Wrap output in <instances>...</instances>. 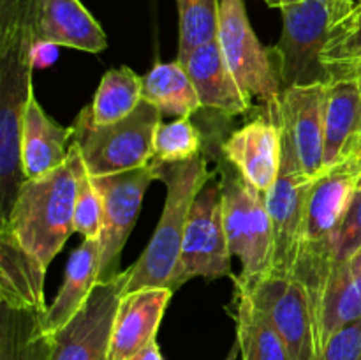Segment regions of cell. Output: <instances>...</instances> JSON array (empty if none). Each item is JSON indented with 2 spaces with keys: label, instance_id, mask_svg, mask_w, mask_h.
<instances>
[{
  "label": "cell",
  "instance_id": "7",
  "mask_svg": "<svg viewBox=\"0 0 361 360\" xmlns=\"http://www.w3.org/2000/svg\"><path fill=\"white\" fill-rule=\"evenodd\" d=\"M221 182L229 251L242 261V272L233 281L252 288L270 275L274 261V233L267 200L238 172L222 169Z\"/></svg>",
  "mask_w": 361,
  "mask_h": 360
},
{
  "label": "cell",
  "instance_id": "39",
  "mask_svg": "<svg viewBox=\"0 0 361 360\" xmlns=\"http://www.w3.org/2000/svg\"><path fill=\"white\" fill-rule=\"evenodd\" d=\"M349 261H351V263L355 265L356 268H360V270H361V249L358 251V253L355 254V256H353V258H349Z\"/></svg>",
  "mask_w": 361,
  "mask_h": 360
},
{
  "label": "cell",
  "instance_id": "37",
  "mask_svg": "<svg viewBox=\"0 0 361 360\" xmlns=\"http://www.w3.org/2000/svg\"><path fill=\"white\" fill-rule=\"evenodd\" d=\"M360 27H361V4L358 7H356L355 11H353L351 14H349L348 18H345L344 21H342V23H338L337 27L334 28L330 41H331V39L342 37V35L349 34V32H355L356 28H360Z\"/></svg>",
  "mask_w": 361,
  "mask_h": 360
},
{
  "label": "cell",
  "instance_id": "33",
  "mask_svg": "<svg viewBox=\"0 0 361 360\" xmlns=\"http://www.w3.org/2000/svg\"><path fill=\"white\" fill-rule=\"evenodd\" d=\"M361 56V27L355 32L342 35L338 39H331L324 48L323 64L326 67V73L330 67L338 66V64L351 62Z\"/></svg>",
  "mask_w": 361,
  "mask_h": 360
},
{
  "label": "cell",
  "instance_id": "35",
  "mask_svg": "<svg viewBox=\"0 0 361 360\" xmlns=\"http://www.w3.org/2000/svg\"><path fill=\"white\" fill-rule=\"evenodd\" d=\"M331 78H358L361 81V56L351 62L338 64V66L328 69V80Z\"/></svg>",
  "mask_w": 361,
  "mask_h": 360
},
{
  "label": "cell",
  "instance_id": "31",
  "mask_svg": "<svg viewBox=\"0 0 361 360\" xmlns=\"http://www.w3.org/2000/svg\"><path fill=\"white\" fill-rule=\"evenodd\" d=\"M361 249V182L342 219L331 247V261H345Z\"/></svg>",
  "mask_w": 361,
  "mask_h": 360
},
{
  "label": "cell",
  "instance_id": "5",
  "mask_svg": "<svg viewBox=\"0 0 361 360\" xmlns=\"http://www.w3.org/2000/svg\"><path fill=\"white\" fill-rule=\"evenodd\" d=\"M161 122L162 113L147 101H141L129 116L106 126L95 124L90 106H85L73 124V143L92 176L130 172L154 161L155 133Z\"/></svg>",
  "mask_w": 361,
  "mask_h": 360
},
{
  "label": "cell",
  "instance_id": "16",
  "mask_svg": "<svg viewBox=\"0 0 361 360\" xmlns=\"http://www.w3.org/2000/svg\"><path fill=\"white\" fill-rule=\"evenodd\" d=\"M173 293L171 288H143L123 293L113 321L109 360H129L157 339L159 325Z\"/></svg>",
  "mask_w": 361,
  "mask_h": 360
},
{
  "label": "cell",
  "instance_id": "9",
  "mask_svg": "<svg viewBox=\"0 0 361 360\" xmlns=\"http://www.w3.org/2000/svg\"><path fill=\"white\" fill-rule=\"evenodd\" d=\"M281 133V169H279L277 180L271 189L264 194L271 222V233H274V261H271L270 275L293 277L296 274V267H298L307 198H309V191L314 180L303 173L302 166L296 159L295 147L282 126Z\"/></svg>",
  "mask_w": 361,
  "mask_h": 360
},
{
  "label": "cell",
  "instance_id": "10",
  "mask_svg": "<svg viewBox=\"0 0 361 360\" xmlns=\"http://www.w3.org/2000/svg\"><path fill=\"white\" fill-rule=\"evenodd\" d=\"M231 251L224 226L222 182H208L194 200L183 235L175 289L194 277H231Z\"/></svg>",
  "mask_w": 361,
  "mask_h": 360
},
{
  "label": "cell",
  "instance_id": "2",
  "mask_svg": "<svg viewBox=\"0 0 361 360\" xmlns=\"http://www.w3.org/2000/svg\"><path fill=\"white\" fill-rule=\"evenodd\" d=\"M215 176L203 155L183 162H161V180L166 184V201L161 219L147 249L130 267L126 293L143 288L175 289L183 235L190 208L200 191Z\"/></svg>",
  "mask_w": 361,
  "mask_h": 360
},
{
  "label": "cell",
  "instance_id": "34",
  "mask_svg": "<svg viewBox=\"0 0 361 360\" xmlns=\"http://www.w3.org/2000/svg\"><path fill=\"white\" fill-rule=\"evenodd\" d=\"M41 0H0V20L16 16L28 7H35Z\"/></svg>",
  "mask_w": 361,
  "mask_h": 360
},
{
  "label": "cell",
  "instance_id": "22",
  "mask_svg": "<svg viewBox=\"0 0 361 360\" xmlns=\"http://www.w3.org/2000/svg\"><path fill=\"white\" fill-rule=\"evenodd\" d=\"M321 352L328 339L361 318V270L349 260L331 261L316 299Z\"/></svg>",
  "mask_w": 361,
  "mask_h": 360
},
{
  "label": "cell",
  "instance_id": "21",
  "mask_svg": "<svg viewBox=\"0 0 361 360\" xmlns=\"http://www.w3.org/2000/svg\"><path fill=\"white\" fill-rule=\"evenodd\" d=\"M46 270L9 229L0 226V304L14 309L46 307Z\"/></svg>",
  "mask_w": 361,
  "mask_h": 360
},
{
  "label": "cell",
  "instance_id": "11",
  "mask_svg": "<svg viewBox=\"0 0 361 360\" xmlns=\"http://www.w3.org/2000/svg\"><path fill=\"white\" fill-rule=\"evenodd\" d=\"M92 179L102 198L99 281H108L122 272L118 268L120 254L136 224L145 193L154 180H161V162L154 159L143 168Z\"/></svg>",
  "mask_w": 361,
  "mask_h": 360
},
{
  "label": "cell",
  "instance_id": "3",
  "mask_svg": "<svg viewBox=\"0 0 361 360\" xmlns=\"http://www.w3.org/2000/svg\"><path fill=\"white\" fill-rule=\"evenodd\" d=\"M32 28L0 35V224L9 219L11 208L23 186L21 169V127L34 73Z\"/></svg>",
  "mask_w": 361,
  "mask_h": 360
},
{
  "label": "cell",
  "instance_id": "12",
  "mask_svg": "<svg viewBox=\"0 0 361 360\" xmlns=\"http://www.w3.org/2000/svg\"><path fill=\"white\" fill-rule=\"evenodd\" d=\"M243 289H247L254 304L277 328L288 346L291 360L321 359L317 314L309 288L302 279L296 275L293 277L268 275L252 288Z\"/></svg>",
  "mask_w": 361,
  "mask_h": 360
},
{
  "label": "cell",
  "instance_id": "30",
  "mask_svg": "<svg viewBox=\"0 0 361 360\" xmlns=\"http://www.w3.org/2000/svg\"><path fill=\"white\" fill-rule=\"evenodd\" d=\"M76 175L78 187L76 203H74V232L83 235V239L99 240L102 232V198L81 157L78 162Z\"/></svg>",
  "mask_w": 361,
  "mask_h": 360
},
{
  "label": "cell",
  "instance_id": "29",
  "mask_svg": "<svg viewBox=\"0 0 361 360\" xmlns=\"http://www.w3.org/2000/svg\"><path fill=\"white\" fill-rule=\"evenodd\" d=\"M201 145L203 138L190 116H182L173 122H161L155 133L154 159L164 164L190 161L201 155Z\"/></svg>",
  "mask_w": 361,
  "mask_h": 360
},
{
  "label": "cell",
  "instance_id": "38",
  "mask_svg": "<svg viewBox=\"0 0 361 360\" xmlns=\"http://www.w3.org/2000/svg\"><path fill=\"white\" fill-rule=\"evenodd\" d=\"M129 360H164V359H162V353H161V348H159L157 339H154V341L148 342L145 348H141L136 355L130 356Z\"/></svg>",
  "mask_w": 361,
  "mask_h": 360
},
{
  "label": "cell",
  "instance_id": "6",
  "mask_svg": "<svg viewBox=\"0 0 361 360\" xmlns=\"http://www.w3.org/2000/svg\"><path fill=\"white\" fill-rule=\"evenodd\" d=\"M282 14V35L274 49L282 92L328 81L323 64L337 0H267Z\"/></svg>",
  "mask_w": 361,
  "mask_h": 360
},
{
  "label": "cell",
  "instance_id": "32",
  "mask_svg": "<svg viewBox=\"0 0 361 360\" xmlns=\"http://www.w3.org/2000/svg\"><path fill=\"white\" fill-rule=\"evenodd\" d=\"M319 360H361V318L328 339Z\"/></svg>",
  "mask_w": 361,
  "mask_h": 360
},
{
  "label": "cell",
  "instance_id": "19",
  "mask_svg": "<svg viewBox=\"0 0 361 360\" xmlns=\"http://www.w3.org/2000/svg\"><path fill=\"white\" fill-rule=\"evenodd\" d=\"M74 127L60 126L48 116L41 102L30 94L21 127V169L25 180H35L55 172L69 155Z\"/></svg>",
  "mask_w": 361,
  "mask_h": 360
},
{
  "label": "cell",
  "instance_id": "18",
  "mask_svg": "<svg viewBox=\"0 0 361 360\" xmlns=\"http://www.w3.org/2000/svg\"><path fill=\"white\" fill-rule=\"evenodd\" d=\"M178 60L190 76L203 108L224 116H238L249 112L250 99L229 71L219 41L197 46L178 56Z\"/></svg>",
  "mask_w": 361,
  "mask_h": 360
},
{
  "label": "cell",
  "instance_id": "20",
  "mask_svg": "<svg viewBox=\"0 0 361 360\" xmlns=\"http://www.w3.org/2000/svg\"><path fill=\"white\" fill-rule=\"evenodd\" d=\"M37 42L101 53L108 37L99 21L80 0H41L35 16Z\"/></svg>",
  "mask_w": 361,
  "mask_h": 360
},
{
  "label": "cell",
  "instance_id": "14",
  "mask_svg": "<svg viewBox=\"0 0 361 360\" xmlns=\"http://www.w3.org/2000/svg\"><path fill=\"white\" fill-rule=\"evenodd\" d=\"M326 83L296 85L281 94L279 120L288 133L303 173L316 180L324 169V106Z\"/></svg>",
  "mask_w": 361,
  "mask_h": 360
},
{
  "label": "cell",
  "instance_id": "8",
  "mask_svg": "<svg viewBox=\"0 0 361 360\" xmlns=\"http://www.w3.org/2000/svg\"><path fill=\"white\" fill-rule=\"evenodd\" d=\"M219 46L229 71L249 99L274 109L281 104V78L274 49L261 44L250 25L243 0H221Z\"/></svg>",
  "mask_w": 361,
  "mask_h": 360
},
{
  "label": "cell",
  "instance_id": "27",
  "mask_svg": "<svg viewBox=\"0 0 361 360\" xmlns=\"http://www.w3.org/2000/svg\"><path fill=\"white\" fill-rule=\"evenodd\" d=\"M143 101V76L122 66L102 76L90 104L92 120L99 126L115 124L129 116Z\"/></svg>",
  "mask_w": 361,
  "mask_h": 360
},
{
  "label": "cell",
  "instance_id": "36",
  "mask_svg": "<svg viewBox=\"0 0 361 360\" xmlns=\"http://www.w3.org/2000/svg\"><path fill=\"white\" fill-rule=\"evenodd\" d=\"M56 48L59 46L48 44V42H35L34 46V67L49 66L56 60Z\"/></svg>",
  "mask_w": 361,
  "mask_h": 360
},
{
  "label": "cell",
  "instance_id": "17",
  "mask_svg": "<svg viewBox=\"0 0 361 360\" xmlns=\"http://www.w3.org/2000/svg\"><path fill=\"white\" fill-rule=\"evenodd\" d=\"M361 157V81L331 78L324 106V169Z\"/></svg>",
  "mask_w": 361,
  "mask_h": 360
},
{
  "label": "cell",
  "instance_id": "28",
  "mask_svg": "<svg viewBox=\"0 0 361 360\" xmlns=\"http://www.w3.org/2000/svg\"><path fill=\"white\" fill-rule=\"evenodd\" d=\"M178 56L207 42L217 41L221 0H176Z\"/></svg>",
  "mask_w": 361,
  "mask_h": 360
},
{
  "label": "cell",
  "instance_id": "25",
  "mask_svg": "<svg viewBox=\"0 0 361 360\" xmlns=\"http://www.w3.org/2000/svg\"><path fill=\"white\" fill-rule=\"evenodd\" d=\"M231 314L236 325L240 360H291L284 339L267 314L254 304L247 289L235 282Z\"/></svg>",
  "mask_w": 361,
  "mask_h": 360
},
{
  "label": "cell",
  "instance_id": "26",
  "mask_svg": "<svg viewBox=\"0 0 361 360\" xmlns=\"http://www.w3.org/2000/svg\"><path fill=\"white\" fill-rule=\"evenodd\" d=\"M143 101L150 102L162 115L192 116L203 109L190 76L178 59L157 62L143 76Z\"/></svg>",
  "mask_w": 361,
  "mask_h": 360
},
{
  "label": "cell",
  "instance_id": "13",
  "mask_svg": "<svg viewBox=\"0 0 361 360\" xmlns=\"http://www.w3.org/2000/svg\"><path fill=\"white\" fill-rule=\"evenodd\" d=\"M130 277V268L108 281H99L80 313L53 332L49 360H109L113 321Z\"/></svg>",
  "mask_w": 361,
  "mask_h": 360
},
{
  "label": "cell",
  "instance_id": "40",
  "mask_svg": "<svg viewBox=\"0 0 361 360\" xmlns=\"http://www.w3.org/2000/svg\"><path fill=\"white\" fill-rule=\"evenodd\" d=\"M238 353H240L238 344H235V348L231 349V353H229V356L226 360H238Z\"/></svg>",
  "mask_w": 361,
  "mask_h": 360
},
{
  "label": "cell",
  "instance_id": "1",
  "mask_svg": "<svg viewBox=\"0 0 361 360\" xmlns=\"http://www.w3.org/2000/svg\"><path fill=\"white\" fill-rule=\"evenodd\" d=\"M80 150L71 141L66 162L35 180H25L4 228L46 268L74 233Z\"/></svg>",
  "mask_w": 361,
  "mask_h": 360
},
{
  "label": "cell",
  "instance_id": "23",
  "mask_svg": "<svg viewBox=\"0 0 361 360\" xmlns=\"http://www.w3.org/2000/svg\"><path fill=\"white\" fill-rule=\"evenodd\" d=\"M101 272V242L83 239L69 256L62 286L51 306L46 311V325L49 332L66 327L87 304L99 282Z\"/></svg>",
  "mask_w": 361,
  "mask_h": 360
},
{
  "label": "cell",
  "instance_id": "24",
  "mask_svg": "<svg viewBox=\"0 0 361 360\" xmlns=\"http://www.w3.org/2000/svg\"><path fill=\"white\" fill-rule=\"evenodd\" d=\"M46 307L14 309L0 304V360H49L53 332L46 325Z\"/></svg>",
  "mask_w": 361,
  "mask_h": 360
},
{
  "label": "cell",
  "instance_id": "15",
  "mask_svg": "<svg viewBox=\"0 0 361 360\" xmlns=\"http://www.w3.org/2000/svg\"><path fill=\"white\" fill-rule=\"evenodd\" d=\"M226 161L247 184L267 194L281 169L282 133L279 108L270 109V119H256L228 138L222 145Z\"/></svg>",
  "mask_w": 361,
  "mask_h": 360
},
{
  "label": "cell",
  "instance_id": "4",
  "mask_svg": "<svg viewBox=\"0 0 361 360\" xmlns=\"http://www.w3.org/2000/svg\"><path fill=\"white\" fill-rule=\"evenodd\" d=\"M360 182L361 157H353L328 168L314 180L309 191L302 251L295 275L309 288L314 309L321 282L330 268L335 235Z\"/></svg>",
  "mask_w": 361,
  "mask_h": 360
}]
</instances>
